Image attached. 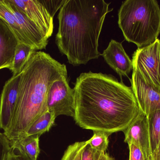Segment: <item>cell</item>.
Instances as JSON below:
<instances>
[{
    "instance_id": "obj_24",
    "label": "cell",
    "mask_w": 160,
    "mask_h": 160,
    "mask_svg": "<svg viewBox=\"0 0 160 160\" xmlns=\"http://www.w3.org/2000/svg\"><path fill=\"white\" fill-rule=\"evenodd\" d=\"M97 157L98 152L91 148L88 142L82 154V160H97Z\"/></svg>"
},
{
    "instance_id": "obj_6",
    "label": "cell",
    "mask_w": 160,
    "mask_h": 160,
    "mask_svg": "<svg viewBox=\"0 0 160 160\" xmlns=\"http://www.w3.org/2000/svg\"><path fill=\"white\" fill-rule=\"evenodd\" d=\"M68 77L55 81L51 86L48 98V111L56 117L60 115L75 116V92L69 86Z\"/></svg>"
},
{
    "instance_id": "obj_28",
    "label": "cell",
    "mask_w": 160,
    "mask_h": 160,
    "mask_svg": "<svg viewBox=\"0 0 160 160\" xmlns=\"http://www.w3.org/2000/svg\"><path fill=\"white\" fill-rule=\"evenodd\" d=\"M159 74L160 77V62H159Z\"/></svg>"
},
{
    "instance_id": "obj_10",
    "label": "cell",
    "mask_w": 160,
    "mask_h": 160,
    "mask_svg": "<svg viewBox=\"0 0 160 160\" xmlns=\"http://www.w3.org/2000/svg\"><path fill=\"white\" fill-rule=\"evenodd\" d=\"M20 73L6 82L0 100V128L6 131L10 126L18 98Z\"/></svg>"
},
{
    "instance_id": "obj_21",
    "label": "cell",
    "mask_w": 160,
    "mask_h": 160,
    "mask_svg": "<svg viewBox=\"0 0 160 160\" xmlns=\"http://www.w3.org/2000/svg\"><path fill=\"white\" fill-rule=\"evenodd\" d=\"M66 1L67 0H43L47 9L53 18L58 9L62 7Z\"/></svg>"
},
{
    "instance_id": "obj_26",
    "label": "cell",
    "mask_w": 160,
    "mask_h": 160,
    "mask_svg": "<svg viewBox=\"0 0 160 160\" xmlns=\"http://www.w3.org/2000/svg\"><path fill=\"white\" fill-rule=\"evenodd\" d=\"M97 160H115L113 158L110 157L105 152H98Z\"/></svg>"
},
{
    "instance_id": "obj_27",
    "label": "cell",
    "mask_w": 160,
    "mask_h": 160,
    "mask_svg": "<svg viewBox=\"0 0 160 160\" xmlns=\"http://www.w3.org/2000/svg\"><path fill=\"white\" fill-rule=\"evenodd\" d=\"M152 160H160V140L157 149L152 155Z\"/></svg>"
},
{
    "instance_id": "obj_25",
    "label": "cell",
    "mask_w": 160,
    "mask_h": 160,
    "mask_svg": "<svg viewBox=\"0 0 160 160\" xmlns=\"http://www.w3.org/2000/svg\"><path fill=\"white\" fill-rule=\"evenodd\" d=\"M5 160H27L21 155H17L15 153V150L11 148V150L8 152L6 156Z\"/></svg>"
},
{
    "instance_id": "obj_22",
    "label": "cell",
    "mask_w": 160,
    "mask_h": 160,
    "mask_svg": "<svg viewBox=\"0 0 160 160\" xmlns=\"http://www.w3.org/2000/svg\"><path fill=\"white\" fill-rule=\"evenodd\" d=\"M11 149L9 140L4 133L0 132V160H5L7 154Z\"/></svg>"
},
{
    "instance_id": "obj_4",
    "label": "cell",
    "mask_w": 160,
    "mask_h": 160,
    "mask_svg": "<svg viewBox=\"0 0 160 160\" xmlns=\"http://www.w3.org/2000/svg\"><path fill=\"white\" fill-rule=\"evenodd\" d=\"M118 18L125 39L138 49L153 44L160 34V7L156 0L124 1Z\"/></svg>"
},
{
    "instance_id": "obj_20",
    "label": "cell",
    "mask_w": 160,
    "mask_h": 160,
    "mask_svg": "<svg viewBox=\"0 0 160 160\" xmlns=\"http://www.w3.org/2000/svg\"><path fill=\"white\" fill-rule=\"evenodd\" d=\"M88 143V141L70 145L65 151L62 160H82V154Z\"/></svg>"
},
{
    "instance_id": "obj_13",
    "label": "cell",
    "mask_w": 160,
    "mask_h": 160,
    "mask_svg": "<svg viewBox=\"0 0 160 160\" xmlns=\"http://www.w3.org/2000/svg\"><path fill=\"white\" fill-rule=\"evenodd\" d=\"M18 43L9 25L0 18V70H10Z\"/></svg>"
},
{
    "instance_id": "obj_8",
    "label": "cell",
    "mask_w": 160,
    "mask_h": 160,
    "mask_svg": "<svg viewBox=\"0 0 160 160\" xmlns=\"http://www.w3.org/2000/svg\"><path fill=\"white\" fill-rule=\"evenodd\" d=\"M131 82L140 111L148 116L150 113L160 109V92L147 84L135 70L132 69Z\"/></svg>"
},
{
    "instance_id": "obj_14",
    "label": "cell",
    "mask_w": 160,
    "mask_h": 160,
    "mask_svg": "<svg viewBox=\"0 0 160 160\" xmlns=\"http://www.w3.org/2000/svg\"><path fill=\"white\" fill-rule=\"evenodd\" d=\"M38 135L24 136L10 142V146L14 150L27 160H37L40 153Z\"/></svg>"
},
{
    "instance_id": "obj_1",
    "label": "cell",
    "mask_w": 160,
    "mask_h": 160,
    "mask_svg": "<svg viewBox=\"0 0 160 160\" xmlns=\"http://www.w3.org/2000/svg\"><path fill=\"white\" fill-rule=\"evenodd\" d=\"M75 122L93 131L124 132L140 112L131 86L112 75L89 71L77 79Z\"/></svg>"
},
{
    "instance_id": "obj_2",
    "label": "cell",
    "mask_w": 160,
    "mask_h": 160,
    "mask_svg": "<svg viewBox=\"0 0 160 160\" xmlns=\"http://www.w3.org/2000/svg\"><path fill=\"white\" fill-rule=\"evenodd\" d=\"M110 3L104 0H67L58 14L55 43L74 66L101 55L98 41Z\"/></svg>"
},
{
    "instance_id": "obj_9",
    "label": "cell",
    "mask_w": 160,
    "mask_h": 160,
    "mask_svg": "<svg viewBox=\"0 0 160 160\" xmlns=\"http://www.w3.org/2000/svg\"><path fill=\"white\" fill-rule=\"evenodd\" d=\"M123 132L125 133V142L135 145L141 149L146 160H152L148 120L145 114L140 111L136 118Z\"/></svg>"
},
{
    "instance_id": "obj_3",
    "label": "cell",
    "mask_w": 160,
    "mask_h": 160,
    "mask_svg": "<svg viewBox=\"0 0 160 160\" xmlns=\"http://www.w3.org/2000/svg\"><path fill=\"white\" fill-rule=\"evenodd\" d=\"M68 77L66 65L44 52L32 54L20 73L18 98L12 120L4 134L11 142L25 136L33 123L48 111L52 85Z\"/></svg>"
},
{
    "instance_id": "obj_5",
    "label": "cell",
    "mask_w": 160,
    "mask_h": 160,
    "mask_svg": "<svg viewBox=\"0 0 160 160\" xmlns=\"http://www.w3.org/2000/svg\"><path fill=\"white\" fill-rule=\"evenodd\" d=\"M160 39L138 49L132 55V69L137 70L147 84L160 92Z\"/></svg>"
},
{
    "instance_id": "obj_23",
    "label": "cell",
    "mask_w": 160,
    "mask_h": 160,
    "mask_svg": "<svg viewBox=\"0 0 160 160\" xmlns=\"http://www.w3.org/2000/svg\"><path fill=\"white\" fill-rule=\"evenodd\" d=\"M129 160H146L141 149L133 144H128Z\"/></svg>"
},
{
    "instance_id": "obj_15",
    "label": "cell",
    "mask_w": 160,
    "mask_h": 160,
    "mask_svg": "<svg viewBox=\"0 0 160 160\" xmlns=\"http://www.w3.org/2000/svg\"><path fill=\"white\" fill-rule=\"evenodd\" d=\"M32 46L24 43H18L16 48L14 59L10 70L13 75L20 74L34 52Z\"/></svg>"
},
{
    "instance_id": "obj_18",
    "label": "cell",
    "mask_w": 160,
    "mask_h": 160,
    "mask_svg": "<svg viewBox=\"0 0 160 160\" xmlns=\"http://www.w3.org/2000/svg\"><path fill=\"white\" fill-rule=\"evenodd\" d=\"M147 117L152 155L157 149L160 140V109L150 113Z\"/></svg>"
},
{
    "instance_id": "obj_29",
    "label": "cell",
    "mask_w": 160,
    "mask_h": 160,
    "mask_svg": "<svg viewBox=\"0 0 160 160\" xmlns=\"http://www.w3.org/2000/svg\"><path fill=\"white\" fill-rule=\"evenodd\" d=\"M0 100H1V97H0Z\"/></svg>"
},
{
    "instance_id": "obj_7",
    "label": "cell",
    "mask_w": 160,
    "mask_h": 160,
    "mask_svg": "<svg viewBox=\"0 0 160 160\" xmlns=\"http://www.w3.org/2000/svg\"><path fill=\"white\" fill-rule=\"evenodd\" d=\"M49 38L53 31V18L43 0H9Z\"/></svg>"
},
{
    "instance_id": "obj_16",
    "label": "cell",
    "mask_w": 160,
    "mask_h": 160,
    "mask_svg": "<svg viewBox=\"0 0 160 160\" xmlns=\"http://www.w3.org/2000/svg\"><path fill=\"white\" fill-rule=\"evenodd\" d=\"M0 18L9 25L16 35L19 43H24L31 46L30 41L22 31L16 17L6 5L4 0H0Z\"/></svg>"
},
{
    "instance_id": "obj_17",
    "label": "cell",
    "mask_w": 160,
    "mask_h": 160,
    "mask_svg": "<svg viewBox=\"0 0 160 160\" xmlns=\"http://www.w3.org/2000/svg\"><path fill=\"white\" fill-rule=\"evenodd\" d=\"M56 117L52 112H47L39 116L29 128L25 136L38 135L41 136L50 130L54 125Z\"/></svg>"
},
{
    "instance_id": "obj_11",
    "label": "cell",
    "mask_w": 160,
    "mask_h": 160,
    "mask_svg": "<svg viewBox=\"0 0 160 160\" xmlns=\"http://www.w3.org/2000/svg\"><path fill=\"white\" fill-rule=\"evenodd\" d=\"M7 7L17 19L22 31L36 51L46 49L48 38L28 17H26L9 0H4Z\"/></svg>"
},
{
    "instance_id": "obj_12",
    "label": "cell",
    "mask_w": 160,
    "mask_h": 160,
    "mask_svg": "<svg viewBox=\"0 0 160 160\" xmlns=\"http://www.w3.org/2000/svg\"><path fill=\"white\" fill-rule=\"evenodd\" d=\"M101 55L109 66L119 75L121 80L122 76L128 77L132 70V60L120 42L112 39Z\"/></svg>"
},
{
    "instance_id": "obj_19",
    "label": "cell",
    "mask_w": 160,
    "mask_h": 160,
    "mask_svg": "<svg viewBox=\"0 0 160 160\" xmlns=\"http://www.w3.org/2000/svg\"><path fill=\"white\" fill-rule=\"evenodd\" d=\"M93 132V136L88 140V144L97 152H105L109 145V137L112 134L100 131Z\"/></svg>"
}]
</instances>
